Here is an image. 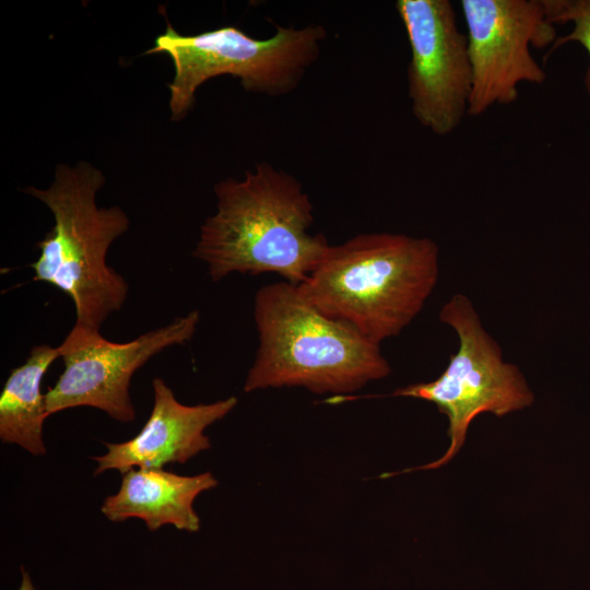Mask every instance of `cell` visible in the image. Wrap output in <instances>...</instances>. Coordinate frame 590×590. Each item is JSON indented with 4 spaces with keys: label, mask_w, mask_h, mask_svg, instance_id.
<instances>
[{
    "label": "cell",
    "mask_w": 590,
    "mask_h": 590,
    "mask_svg": "<svg viewBox=\"0 0 590 590\" xmlns=\"http://www.w3.org/2000/svg\"><path fill=\"white\" fill-rule=\"evenodd\" d=\"M258 349L245 392L304 387L314 393H350L388 376L377 344L311 305L286 281L262 286L255 297Z\"/></svg>",
    "instance_id": "cell-3"
},
{
    "label": "cell",
    "mask_w": 590,
    "mask_h": 590,
    "mask_svg": "<svg viewBox=\"0 0 590 590\" xmlns=\"http://www.w3.org/2000/svg\"><path fill=\"white\" fill-rule=\"evenodd\" d=\"M58 347L34 345L26 361L11 370L0 394V439L34 456L46 453L43 440L46 411L42 392L44 375L59 358Z\"/></svg>",
    "instance_id": "cell-12"
},
{
    "label": "cell",
    "mask_w": 590,
    "mask_h": 590,
    "mask_svg": "<svg viewBox=\"0 0 590 590\" xmlns=\"http://www.w3.org/2000/svg\"><path fill=\"white\" fill-rule=\"evenodd\" d=\"M326 38L320 24L278 25L272 36L258 39L235 26L182 35L167 23L145 54L164 52L173 60L169 110L172 120H180L192 108L198 88L220 75L237 78L250 93L281 96L293 92L318 60Z\"/></svg>",
    "instance_id": "cell-5"
},
{
    "label": "cell",
    "mask_w": 590,
    "mask_h": 590,
    "mask_svg": "<svg viewBox=\"0 0 590 590\" xmlns=\"http://www.w3.org/2000/svg\"><path fill=\"white\" fill-rule=\"evenodd\" d=\"M199 310L177 317L128 342H113L101 331L75 324L57 346L63 370L45 393L48 415L79 406L98 409L128 423L135 417L129 394L133 374L160 352L190 341Z\"/></svg>",
    "instance_id": "cell-7"
},
{
    "label": "cell",
    "mask_w": 590,
    "mask_h": 590,
    "mask_svg": "<svg viewBox=\"0 0 590 590\" xmlns=\"http://www.w3.org/2000/svg\"><path fill=\"white\" fill-rule=\"evenodd\" d=\"M216 485L211 472L186 476L164 469L134 468L122 474L118 492L105 498L101 511L113 522L139 518L152 532L166 524L197 532L200 519L193 502Z\"/></svg>",
    "instance_id": "cell-11"
},
{
    "label": "cell",
    "mask_w": 590,
    "mask_h": 590,
    "mask_svg": "<svg viewBox=\"0 0 590 590\" xmlns=\"http://www.w3.org/2000/svg\"><path fill=\"white\" fill-rule=\"evenodd\" d=\"M411 58L408 95L414 118L432 133H452L468 115L472 71L467 35L449 0H398Z\"/></svg>",
    "instance_id": "cell-9"
},
{
    "label": "cell",
    "mask_w": 590,
    "mask_h": 590,
    "mask_svg": "<svg viewBox=\"0 0 590 590\" xmlns=\"http://www.w3.org/2000/svg\"><path fill=\"white\" fill-rule=\"evenodd\" d=\"M215 212L200 228L193 257L205 263L212 281L231 273H276L294 285L317 268L328 247L309 232L314 205L302 184L268 162L241 179L214 186Z\"/></svg>",
    "instance_id": "cell-1"
},
{
    "label": "cell",
    "mask_w": 590,
    "mask_h": 590,
    "mask_svg": "<svg viewBox=\"0 0 590 590\" xmlns=\"http://www.w3.org/2000/svg\"><path fill=\"white\" fill-rule=\"evenodd\" d=\"M551 23H571L569 34L557 36L547 55L568 43H577L590 57V0H544ZM585 87L590 96V66L585 73Z\"/></svg>",
    "instance_id": "cell-13"
},
{
    "label": "cell",
    "mask_w": 590,
    "mask_h": 590,
    "mask_svg": "<svg viewBox=\"0 0 590 590\" xmlns=\"http://www.w3.org/2000/svg\"><path fill=\"white\" fill-rule=\"evenodd\" d=\"M22 581L19 590H36L26 569L21 566Z\"/></svg>",
    "instance_id": "cell-14"
},
{
    "label": "cell",
    "mask_w": 590,
    "mask_h": 590,
    "mask_svg": "<svg viewBox=\"0 0 590 590\" xmlns=\"http://www.w3.org/2000/svg\"><path fill=\"white\" fill-rule=\"evenodd\" d=\"M439 318L457 333V352L450 355L438 378L397 389L392 396L434 403L448 417L450 444L436 461L403 472L430 470L448 463L463 446L470 424L481 413L502 417L534 401L522 373L503 359L499 344L485 330L465 295H452L442 306Z\"/></svg>",
    "instance_id": "cell-6"
},
{
    "label": "cell",
    "mask_w": 590,
    "mask_h": 590,
    "mask_svg": "<svg viewBox=\"0 0 590 590\" xmlns=\"http://www.w3.org/2000/svg\"><path fill=\"white\" fill-rule=\"evenodd\" d=\"M104 184L102 170L79 162L74 166L59 164L47 188L24 189L54 216L51 229L37 244L39 256L31 264L33 281L48 283L68 295L74 305L75 324L98 331L111 314L121 309L129 293L126 279L106 259L130 221L117 205H97L96 193Z\"/></svg>",
    "instance_id": "cell-4"
},
{
    "label": "cell",
    "mask_w": 590,
    "mask_h": 590,
    "mask_svg": "<svg viewBox=\"0 0 590 590\" xmlns=\"http://www.w3.org/2000/svg\"><path fill=\"white\" fill-rule=\"evenodd\" d=\"M472 71L468 115L509 105L521 83L542 84L546 73L531 48L552 47L556 28L544 0H461Z\"/></svg>",
    "instance_id": "cell-8"
},
{
    "label": "cell",
    "mask_w": 590,
    "mask_h": 590,
    "mask_svg": "<svg viewBox=\"0 0 590 590\" xmlns=\"http://www.w3.org/2000/svg\"><path fill=\"white\" fill-rule=\"evenodd\" d=\"M153 406L141 428L131 439L106 442V452L93 457L97 463L94 474L130 469H163L169 463H186L210 448L204 434L213 423L224 418L237 404L236 397L212 403L186 405L180 403L166 382L156 377L152 381Z\"/></svg>",
    "instance_id": "cell-10"
},
{
    "label": "cell",
    "mask_w": 590,
    "mask_h": 590,
    "mask_svg": "<svg viewBox=\"0 0 590 590\" xmlns=\"http://www.w3.org/2000/svg\"><path fill=\"white\" fill-rule=\"evenodd\" d=\"M439 276V249L427 237L359 234L330 245L298 286L330 318L380 344L421 312Z\"/></svg>",
    "instance_id": "cell-2"
}]
</instances>
